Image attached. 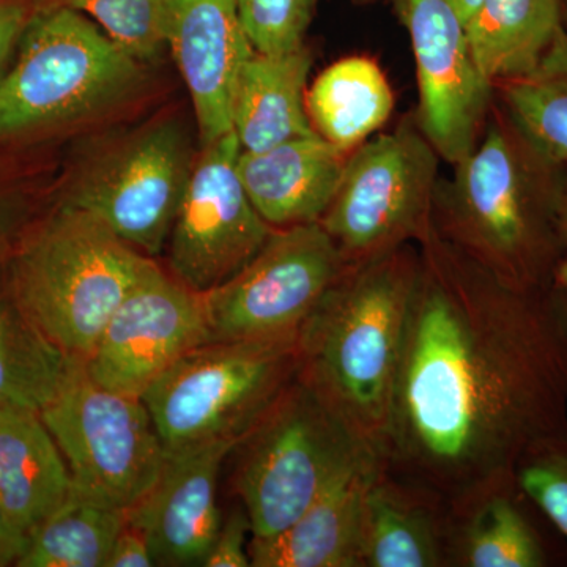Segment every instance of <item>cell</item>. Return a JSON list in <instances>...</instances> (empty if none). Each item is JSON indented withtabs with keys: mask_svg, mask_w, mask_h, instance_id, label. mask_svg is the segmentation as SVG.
Returning <instances> with one entry per match:
<instances>
[{
	"mask_svg": "<svg viewBox=\"0 0 567 567\" xmlns=\"http://www.w3.org/2000/svg\"><path fill=\"white\" fill-rule=\"evenodd\" d=\"M507 118L529 144L567 167V31L559 29L535 69L499 82Z\"/></svg>",
	"mask_w": 567,
	"mask_h": 567,
	"instance_id": "26",
	"label": "cell"
},
{
	"mask_svg": "<svg viewBox=\"0 0 567 567\" xmlns=\"http://www.w3.org/2000/svg\"><path fill=\"white\" fill-rule=\"evenodd\" d=\"M516 483L567 539V436L528 454L517 466Z\"/></svg>",
	"mask_w": 567,
	"mask_h": 567,
	"instance_id": "30",
	"label": "cell"
},
{
	"mask_svg": "<svg viewBox=\"0 0 567 567\" xmlns=\"http://www.w3.org/2000/svg\"><path fill=\"white\" fill-rule=\"evenodd\" d=\"M451 503L395 475L383 461L361 513L360 567H450Z\"/></svg>",
	"mask_w": 567,
	"mask_h": 567,
	"instance_id": "17",
	"label": "cell"
},
{
	"mask_svg": "<svg viewBox=\"0 0 567 567\" xmlns=\"http://www.w3.org/2000/svg\"><path fill=\"white\" fill-rule=\"evenodd\" d=\"M555 284L567 290V256L559 262L557 271H555Z\"/></svg>",
	"mask_w": 567,
	"mask_h": 567,
	"instance_id": "38",
	"label": "cell"
},
{
	"mask_svg": "<svg viewBox=\"0 0 567 567\" xmlns=\"http://www.w3.org/2000/svg\"><path fill=\"white\" fill-rule=\"evenodd\" d=\"M40 415L78 494L126 513L162 475L167 453L144 401L96 385L84 365Z\"/></svg>",
	"mask_w": 567,
	"mask_h": 567,
	"instance_id": "9",
	"label": "cell"
},
{
	"mask_svg": "<svg viewBox=\"0 0 567 567\" xmlns=\"http://www.w3.org/2000/svg\"><path fill=\"white\" fill-rule=\"evenodd\" d=\"M349 153L315 134L265 152H241L238 174L265 223L284 229L322 219L341 185Z\"/></svg>",
	"mask_w": 567,
	"mask_h": 567,
	"instance_id": "18",
	"label": "cell"
},
{
	"mask_svg": "<svg viewBox=\"0 0 567 567\" xmlns=\"http://www.w3.org/2000/svg\"><path fill=\"white\" fill-rule=\"evenodd\" d=\"M349 268L322 223L275 229L244 270L205 293L212 342L298 338Z\"/></svg>",
	"mask_w": 567,
	"mask_h": 567,
	"instance_id": "10",
	"label": "cell"
},
{
	"mask_svg": "<svg viewBox=\"0 0 567 567\" xmlns=\"http://www.w3.org/2000/svg\"><path fill=\"white\" fill-rule=\"evenodd\" d=\"M151 544L140 528L125 522L115 537L106 567H153Z\"/></svg>",
	"mask_w": 567,
	"mask_h": 567,
	"instance_id": "34",
	"label": "cell"
},
{
	"mask_svg": "<svg viewBox=\"0 0 567 567\" xmlns=\"http://www.w3.org/2000/svg\"><path fill=\"white\" fill-rule=\"evenodd\" d=\"M233 453L234 488L257 537L289 527L354 466L379 454L300 375Z\"/></svg>",
	"mask_w": 567,
	"mask_h": 567,
	"instance_id": "6",
	"label": "cell"
},
{
	"mask_svg": "<svg viewBox=\"0 0 567 567\" xmlns=\"http://www.w3.org/2000/svg\"><path fill=\"white\" fill-rule=\"evenodd\" d=\"M561 0H484L465 24L481 73L492 85L535 69L563 28Z\"/></svg>",
	"mask_w": 567,
	"mask_h": 567,
	"instance_id": "24",
	"label": "cell"
},
{
	"mask_svg": "<svg viewBox=\"0 0 567 567\" xmlns=\"http://www.w3.org/2000/svg\"><path fill=\"white\" fill-rule=\"evenodd\" d=\"M207 342L205 293L152 260L111 316L84 371L96 385L142 398L183 354Z\"/></svg>",
	"mask_w": 567,
	"mask_h": 567,
	"instance_id": "13",
	"label": "cell"
},
{
	"mask_svg": "<svg viewBox=\"0 0 567 567\" xmlns=\"http://www.w3.org/2000/svg\"><path fill=\"white\" fill-rule=\"evenodd\" d=\"M24 546V539L11 527L0 506V567L17 566Z\"/></svg>",
	"mask_w": 567,
	"mask_h": 567,
	"instance_id": "35",
	"label": "cell"
},
{
	"mask_svg": "<svg viewBox=\"0 0 567 567\" xmlns=\"http://www.w3.org/2000/svg\"><path fill=\"white\" fill-rule=\"evenodd\" d=\"M33 11L28 0H0V85Z\"/></svg>",
	"mask_w": 567,
	"mask_h": 567,
	"instance_id": "33",
	"label": "cell"
},
{
	"mask_svg": "<svg viewBox=\"0 0 567 567\" xmlns=\"http://www.w3.org/2000/svg\"><path fill=\"white\" fill-rule=\"evenodd\" d=\"M380 461V454H374L354 466L282 532L251 536V566L360 567L361 513L365 491Z\"/></svg>",
	"mask_w": 567,
	"mask_h": 567,
	"instance_id": "19",
	"label": "cell"
},
{
	"mask_svg": "<svg viewBox=\"0 0 567 567\" xmlns=\"http://www.w3.org/2000/svg\"><path fill=\"white\" fill-rule=\"evenodd\" d=\"M456 167L445 199L434 205L435 233L517 289L555 284L567 249L558 227L566 167L507 117Z\"/></svg>",
	"mask_w": 567,
	"mask_h": 567,
	"instance_id": "2",
	"label": "cell"
},
{
	"mask_svg": "<svg viewBox=\"0 0 567 567\" xmlns=\"http://www.w3.org/2000/svg\"><path fill=\"white\" fill-rule=\"evenodd\" d=\"M520 496L517 483H502L451 503L450 567L547 566Z\"/></svg>",
	"mask_w": 567,
	"mask_h": 567,
	"instance_id": "22",
	"label": "cell"
},
{
	"mask_svg": "<svg viewBox=\"0 0 567 567\" xmlns=\"http://www.w3.org/2000/svg\"><path fill=\"white\" fill-rule=\"evenodd\" d=\"M140 66L81 11H33L0 85V145L125 102L140 87Z\"/></svg>",
	"mask_w": 567,
	"mask_h": 567,
	"instance_id": "5",
	"label": "cell"
},
{
	"mask_svg": "<svg viewBox=\"0 0 567 567\" xmlns=\"http://www.w3.org/2000/svg\"><path fill=\"white\" fill-rule=\"evenodd\" d=\"M420 89L421 133L456 164L472 155L491 104V84L470 50L464 22L446 0H402Z\"/></svg>",
	"mask_w": 567,
	"mask_h": 567,
	"instance_id": "14",
	"label": "cell"
},
{
	"mask_svg": "<svg viewBox=\"0 0 567 567\" xmlns=\"http://www.w3.org/2000/svg\"><path fill=\"white\" fill-rule=\"evenodd\" d=\"M417 275L410 245L353 265L298 333V375L379 454Z\"/></svg>",
	"mask_w": 567,
	"mask_h": 567,
	"instance_id": "3",
	"label": "cell"
},
{
	"mask_svg": "<svg viewBox=\"0 0 567 567\" xmlns=\"http://www.w3.org/2000/svg\"><path fill=\"white\" fill-rule=\"evenodd\" d=\"M233 443L167 454L155 486L126 511V522L151 544L156 566H203L221 525L218 481Z\"/></svg>",
	"mask_w": 567,
	"mask_h": 567,
	"instance_id": "15",
	"label": "cell"
},
{
	"mask_svg": "<svg viewBox=\"0 0 567 567\" xmlns=\"http://www.w3.org/2000/svg\"><path fill=\"white\" fill-rule=\"evenodd\" d=\"M300 372L298 338L207 342L142 394L167 454L237 446Z\"/></svg>",
	"mask_w": 567,
	"mask_h": 567,
	"instance_id": "7",
	"label": "cell"
},
{
	"mask_svg": "<svg viewBox=\"0 0 567 567\" xmlns=\"http://www.w3.org/2000/svg\"><path fill=\"white\" fill-rule=\"evenodd\" d=\"M561 3H563V6H565V7H566V9H567V0H561Z\"/></svg>",
	"mask_w": 567,
	"mask_h": 567,
	"instance_id": "39",
	"label": "cell"
},
{
	"mask_svg": "<svg viewBox=\"0 0 567 567\" xmlns=\"http://www.w3.org/2000/svg\"><path fill=\"white\" fill-rule=\"evenodd\" d=\"M73 492L69 466L40 413L0 405V506L14 532L28 543Z\"/></svg>",
	"mask_w": 567,
	"mask_h": 567,
	"instance_id": "20",
	"label": "cell"
},
{
	"mask_svg": "<svg viewBox=\"0 0 567 567\" xmlns=\"http://www.w3.org/2000/svg\"><path fill=\"white\" fill-rule=\"evenodd\" d=\"M483 2L484 0H446L447 6L454 10V13L457 14L458 20L464 22V25L476 13V10L480 9Z\"/></svg>",
	"mask_w": 567,
	"mask_h": 567,
	"instance_id": "36",
	"label": "cell"
},
{
	"mask_svg": "<svg viewBox=\"0 0 567 567\" xmlns=\"http://www.w3.org/2000/svg\"><path fill=\"white\" fill-rule=\"evenodd\" d=\"M33 221L31 192L22 183L0 175V267Z\"/></svg>",
	"mask_w": 567,
	"mask_h": 567,
	"instance_id": "31",
	"label": "cell"
},
{
	"mask_svg": "<svg viewBox=\"0 0 567 567\" xmlns=\"http://www.w3.org/2000/svg\"><path fill=\"white\" fill-rule=\"evenodd\" d=\"M115 509L76 491L29 536L18 567H106L125 525Z\"/></svg>",
	"mask_w": 567,
	"mask_h": 567,
	"instance_id": "27",
	"label": "cell"
},
{
	"mask_svg": "<svg viewBox=\"0 0 567 567\" xmlns=\"http://www.w3.org/2000/svg\"><path fill=\"white\" fill-rule=\"evenodd\" d=\"M420 244L380 457L453 503L567 436V290L499 281L434 227Z\"/></svg>",
	"mask_w": 567,
	"mask_h": 567,
	"instance_id": "1",
	"label": "cell"
},
{
	"mask_svg": "<svg viewBox=\"0 0 567 567\" xmlns=\"http://www.w3.org/2000/svg\"><path fill=\"white\" fill-rule=\"evenodd\" d=\"M240 153L234 132L203 147L167 241L169 274L199 293L244 270L275 230L245 192Z\"/></svg>",
	"mask_w": 567,
	"mask_h": 567,
	"instance_id": "12",
	"label": "cell"
},
{
	"mask_svg": "<svg viewBox=\"0 0 567 567\" xmlns=\"http://www.w3.org/2000/svg\"><path fill=\"white\" fill-rule=\"evenodd\" d=\"M169 48L192 96L205 147L233 132L235 84L254 51L238 0H177Z\"/></svg>",
	"mask_w": 567,
	"mask_h": 567,
	"instance_id": "16",
	"label": "cell"
},
{
	"mask_svg": "<svg viewBox=\"0 0 567 567\" xmlns=\"http://www.w3.org/2000/svg\"><path fill=\"white\" fill-rule=\"evenodd\" d=\"M393 91L379 63L364 55L341 59L306 92L316 133L346 152L364 144L390 118Z\"/></svg>",
	"mask_w": 567,
	"mask_h": 567,
	"instance_id": "23",
	"label": "cell"
},
{
	"mask_svg": "<svg viewBox=\"0 0 567 567\" xmlns=\"http://www.w3.org/2000/svg\"><path fill=\"white\" fill-rule=\"evenodd\" d=\"M152 260L91 213L62 203L22 235L3 282L55 346L85 363Z\"/></svg>",
	"mask_w": 567,
	"mask_h": 567,
	"instance_id": "4",
	"label": "cell"
},
{
	"mask_svg": "<svg viewBox=\"0 0 567 567\" xmlns=\"http://www.w3.org/2000/svg\"><path fill=\"white\" fill-rule=\"evenodd\" d=\"M177 0H63L91 14L103 32L137 62L155 61L169 47Z\"/></svg>",
	"mask_w": 567,
	"mask_h": 567,
	"instance_id": "28",
	"label": "cell"
},
{
	"mask_svg": "<svg viewBox=\"0 0 567 567\" xmlns=\"http://www.w3.org/2000/svg\"><path fill=\"white\" fill-rule=\"evenodd\" d=\"M436 155L423 133L406 126L354 148L320 219L350 267L431 233Z\"/></svg>",
	"mask_w": 567,
	"mask_h": 567,
	"instance_id": "8",
	"label": "cell"
},
{
	"mask_svg": "<svg viewBox=\"0 0 567 567\" xmlns=\"http://www.w3.org/2000/svg\"><path fill=\"white\" fill-rule=\"evenodd\" d=\"M319 0H238V14L252 50L262 54L305 47Z\"/></svg>",
	"mask_w": 567,
	"mask_h": 567,
	"instance_id": "29",
	"label": "cell"
},
{
	"mask_svg": "<svg viewBox=\"0 0 567 567\" xmlns=\"http://www.w3.org/2000/svg\"><path fill=\"white\" fill-rule=\"evenodd\" d=\"M251 536V520L240 503L226 517H223L203 567L251 566L248 555V543Z\"/></svg>",
	"mask_w": 567,
	"mask_h": 567,
	"instance_id": "32",
	"label": "cell"
},
{
	"mask_svg": "<svg viewBox=\"0 0 567 567\" xmlns=\"http://www.w3.org/2000/svg\"><path fill=\"white\" fill-rule=\"evenodd\" d=\"M558 227L563 244L567 248V175L565 186H563L561 200H559Z\"/></svg>",
	"mask_w": 567,
	"mask_h": 567,
	"instance_id": "37",
	"label": "cell"
},
{
	"mask_svg": "<svg viewBox=\"0 0 567 567\" xmlns=\"http://www.w3.org/2000/svg\"><path fill=\"white\" fill-rule=\"evenodd\" d=\"M311 66L312 54L305 47L248 55L238 73L233 102V132L241 152H265L317 134L306 111Z\"/></svg>",
	"mask_w": 567,
	"mask_h": 567,
	"instance_id": "21",
	"label": "cell"
},
{
	"mask_svg": "<svg viewBox=\"0 0 567 567\" xmlns=\"http://www.w3.org/2000/svg\"><path fill=\"white\" fill-rule=\"evenodd\" d=\"M193 166L181 126L153 123L85 169L63 204L91 213L125 244L155 257L169 241Z\"/></svg>",
	"mask_w": 567,
	"mask_h": 567,
	"instance_id": "11",
	"label": "cell"
},
{
	"mask_svg": "<svg viewBox=\"0 0 567 567\" xmlns=\"http://www.w3.org/2000/svg\"><path fill=\"white\" fill-rule=\"evenodd\" d=\"M84 365L40 330L0 284V405L41 412Z\"/></svg>",
	"mask_w": 567,
	"mask_h": 567,
	"instance_id": "25",
	"label": "cell"
}]
</instances>
